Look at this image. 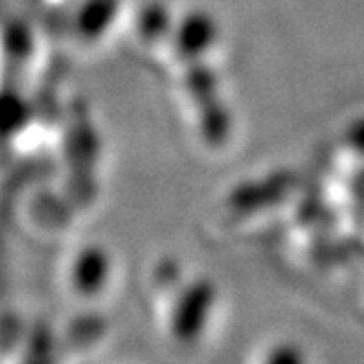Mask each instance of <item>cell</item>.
<instances>
[{
    "label": "cell",
    "mask_w": 364,
    "mask_h": 364,
    "mask_svg": "<svg viewBox=\"0 0 364 364\" xmlns=\"http://www.w3.org/2000/svg\"><path fill=\"white\" fill-rule=\"evenodd\" d=\"M211 301L213 292L209 285H198L193 292L182 299L173 323V331L180 341H193L196 336H200V331L204 329V321L209 316Z\"/></svg>",
    "instance_id": "1"
},
{
    "label": "cell",
    "mask_w": 364,
    "mask_h": 364,
    "mask_svg": "<svg viewBox=\"0 0 364 364\" xmlns=\"http://www.w3.org/2000/svg\"><path fill=\"white\" fill-rule=\"evenodd\" d=\"M266 364H305V360H303V353H301L299 347H294V345H281V347H277L268 355Z\"/></svg>",
    "instance_id": "2"
}]
</instances>
